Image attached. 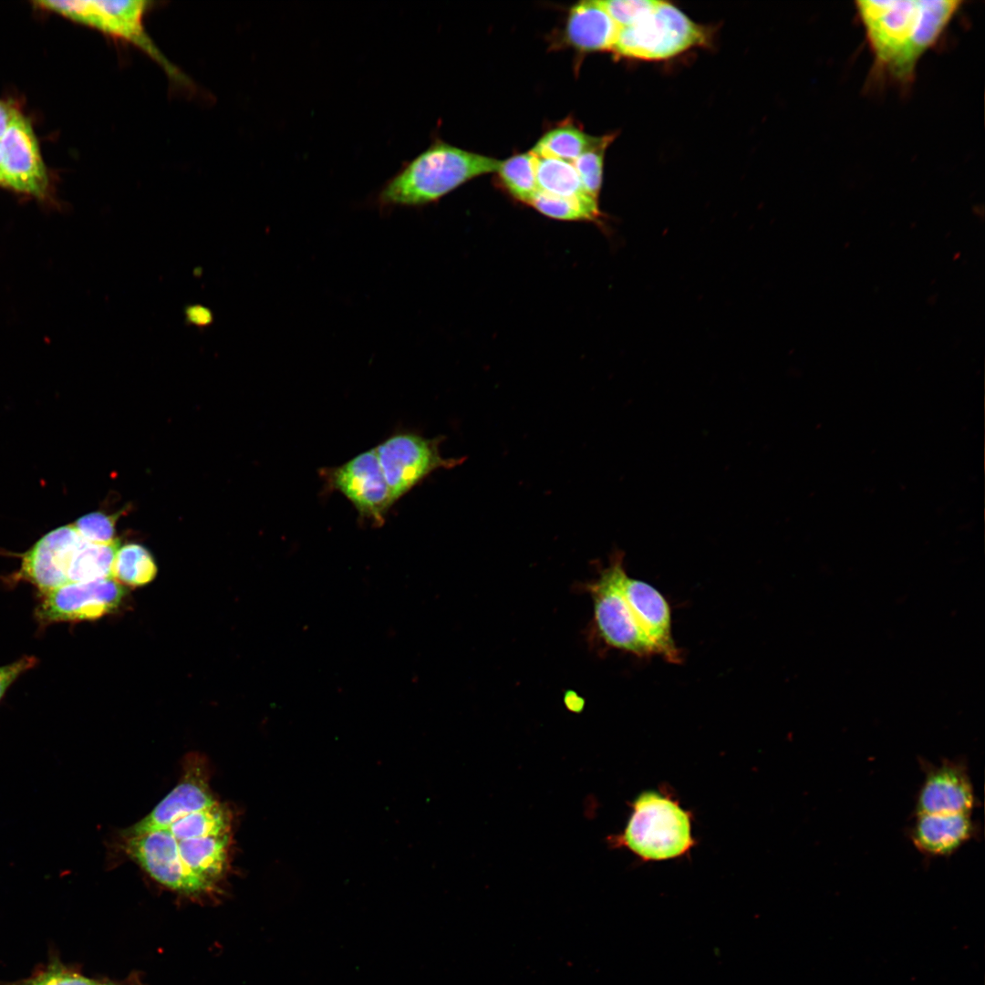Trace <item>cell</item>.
Segmentation results:
<instances>
[{"instance_id":"1f68e13d","label":"cell","mask_w":985,"mask_h":985,"mask_svg":"<svg viewBox=\"0 0 985 985\" xmlns=\"http://www.w3.org/2000/svg\"><path fill=\"white\" fill-rule=\"evenodd\" d=\"M565 702L566 704V707L570 710L575 711V712L581 711L582 709H583V706H584L583 699L579 698L575 693L567 694L565 699Z\"/></svg>"},{"instance_id":"83f0119b","label":"cell","mask_w":985,"mask_h":985,"mask_svg":"<svg viewBox=\"0 0 985 985\" xmlns=\"http://www.w3.org/2000/svg\"><path fill=\"white\" fill-rule=\"evenodd\" d=\"M615 23L621 28L631 26L648 14L656 0H598Z\"/></svg>"},{"instance_id":"d4e9b609","label":"cell","mask_w":985,"mask_h":985,"mask_svg":"<svg viewBox=\"0 0 985 985\" xmlns=\"http://www.w3.org/2000/svg\"><path fill=\"white\" fill-rule=\"evenodd\" d=\"M536 181L538 191L554 195L587 194L573 162L536 156Z\"/></svg>"},{"instance_id":"603a6c76","label":"cell","mask_w":985,"mask_h":985,"mask_svg":"<svg viewBox=\"0 0 985 985\" xmlns=\"http://www.w3.org/2000/svg\"><path fill=\"white\" fill-rule=\"evenodd\" d=\"M156 574V563L147 548L135 543L118 548L111 574L117 582L132 587L140 586L151 582Z\"/></svg>"},{"instance_id":"d6986e66","label":"cell","mask_w":985,"mask_h":985,"mask_svg":"<svg viewBox=\"0 0 985 985\" xmlns=\"http://www.w3.org/2000/svg\"><path fill=\"white\" fill-rule=\"evenodd\" d=\"M119 541L93 544L86 540L72 553L67 565L68 582H87L111 577Z\"/></svg>"},{"instance_id":"7a4b0ae2","label":"cell","mask_w":985,"mask_h":985,"mask_svg":"<svg viewBox=\"0 0 985 985\" xmlns=\"http://www.w3.org/2000/svg\"><path fill=\"white\" fill-rule=\"evenodd\" d=\"M501 161L439 140L389 179L374 196L380 212L437 202L464 182L497 171Z\"/></svg>"},{"instance_id":"5bb4252c","label":"cell","mask_w":985,"mask_h":985,"mask_svg":"<svg viewBox=\"0 0 985 985\" xmlns=\"http://www.w3.org/2000/svg\"><path fill=\"white\" fill-rule=\"evenodd\" d=\"M622 590L640 628L655 646L658 655L671 663L681 661L671 631V611L662 594L651 585L628 576Z\"/></svg>"},{"instance_id":"5b68a950","label":"cell","mask_w":985,"mask_h":985,"mask_svg":"<svg viewBox=\"0 0 985 985\" xmlns=\"http://www.w3.org/2000/svg\"><path fill=\"white\" fill-rule=\"evenodd\" d=\"M708 31L675 5L658 1L635 24L619 29L613 51L619 56L660 60L707 42Z\"/></svg>"},{"instance_id":"7402d4cb","label":"cell","mask_w":985,"mask_h":985,"mask_svg":"<svg viewBox=\"0 0 985 985\" xmlns=\"http://www.w3.org/2000/svg\"><path fill=\"white\" fill-rule=\"evenodd\" d=\"M530 204L544 215L563 221H599L597 200L587 194L558 196L538 191Z\"/></svg>"},{"instance_id":"7c38bea8","label":"cell","mask_w":985,"mask_h":985,"mask_svg":"<svg viewBox=\"0 0 985 985\" xmlns=\"http://www.w3.org/2000/svg\"><path fill=\"white\" fill-rule=\"evenodd\" d=\"M207 773L202 761L198 758L188 760L178 784L149 814L128 828L123 836L166 828L191 813L214 804L217 800L212 793Z\"/></svg>"},{"instance_id":"44dd1931","label":"cell","mask_w":985,"mask_h":985,"mask_svg":"<svg viewBox=\"0 0 985 985\" xmlns=\"http://www.w3.org/2000/svg\"><path fill=\"white\" fill-rule=\"evenodd\" d=\"M230 810L218 801L212 806L193 812L175 821L167 830L175 840L231 834Z\"/></svg>"},{"instance_id":"4fadbf2b","label":"cell","mask_w":985,"mask_h":985,"mask_svg":"<svg viewBox=\"0 0 985 985\" xmlns=\"http://www.w3.org/2000/svg\"><path fill=\"white\" fill-rule=\"evenodd\" d=\"M84 541L73 524L47 533L22 555L20 576L42 594L68 583L69 558Z\"/></svg>"},{"instance_id":"3957f363","label":"cell","mask_w":985,"mask_h":985,"mask_svg":"<svg viewBox=\"0 0 985 985\" xmlns=\"http://www.w3.org/2000/svg\"><path fill=\"white\" fill-rule=\"evenodd\" d=\"M598 575L583 585L593 603L591 633L607 648L618 649L638 657L658 655L657 649L640 628L622 590L627 574L624 553L616 550L608 565L598 568Z\"/></svg>"},{"instance_id":"9c48e42d","label":"cell","mask_w":985,"mask_h":985,"mask_svg":"<svg viewBox=\"0 0 985 985\" xmlns=\"http://www.w3.org/2000/svg\"><path fill=\"white\" fill-rule=\"evenodd\" d=\"M36 617L43 623L94 620L119 606L125 589L112 577L68 582L42 594Z\"/></svg>"},{"instance_id":"2e32d148","label":"cell","mask_w":985,"mask_h":985,"mask_svg":"<svg viewBox=\"0 0 985 985\" xmlns=\"http://www.w3.org/2000/svg\"><path fill=\"white\" fill-rule=\"evenodd\" d=\"M975 833L970 814H917L911 840L923 854L949 855L968 842Z\"/></svg>"},{"instance_id":"f546056e","label":"cell","mask_w":985,"mask_h":985,"mask_svg":"<svg viewBox=\"0 0 985 985\" xmlns=\"http://www.w3.org/2000/svg\"><path fill=\"white\" fill-rule=\"evenodd\" d=\"M36 663L35 657H23L16 662L0 667V700L10 685Z\"/></svg>"},{"instance_id":"9a60e30c","label":"cell","mask_w":985,"mask_h":985,"mask_svg":"<svg viewBox=\"0 0 985 985\" xmlns=\"http://www.w3.org/2000/svg\"><path fill=\"white\" fill-rule=\"evenodd\" d=\"M976 804L965 765L944 761L928 766L917 799V814H970Z\"/></svg>"},{"instance_id":"30bf717a","label":"cell","mask_w":985,"mask_h":985,"mask_svg":"<svg viewBox=\"0 0 985 985\" xmlns=\"http://www.w3.org/2000/svg\"><path fill=\"white\" fill-rule=\"evenodd\" d=\"M123 846L152 878L172 890L197 895L213 888L184 866L175 839L165 829L123 836Z\"/></svg>"},{"instance_id":"ffe728a7","label":"cell","mask_w":985,"mask_h":985,"mask_svg":"<svg viewBox=\"0 0 985 985\" xmlns=\"http://www.w3.org/2000/svg\"><path fill=\"white\" fill-rule=\"evenodd\" d=\"M599 140L600 137L590 136L574 124L566 123L544 134L530 151L537 157L574 162Z\"/></svg>"},{"instance_id":"836d02e7","label":"cell","mask_w":985,"mask_h":985,"mask_svg":"<svg viewBox=\"0 0 985 985\" xmlns=\"http://www.w3.org/2000/svg\"><path fill=\"white\" fill-rule=\"evenodd\" d=\"M96 985H113V984H109V983H99V984H98L97 983Z\"/></svg>"},{"instance_id":"8fae6325","label":"cell","mask_w":985,"mask_h":985,"mask_svg":"<svg viewBox=\"0 0 985 985\" xmlns=\"http://www.w3.org/2000/svg\"><path fill=\"white\" fill-rule=\"evenodd\" d=\"M3 183L19 192L43 196L47 176L28 120L16 111L0 140Z\"/></svg>"},{"instance_id":"6da1fadb","label":"cell","mask_w":985,"mask_h":985,"mask_svg":"<svg viewBox=\"0 0 985 985\" xmlns=\"http://www.w3.org/2000/svg\"><path fill=\"white\" fill-rule=\"evenodd\" d=\"M958 0H860L855 8L876 68L892 80H913L919 59L959 9Z\"/></svg>"},{"instance_id":"ac0fdd59","label":"cell","mask_w":985,"mask_h":985,"mask_svg":"<svg viewBox=\"0 0 985 985\" xmlns=\"http://www.w3.org/2000/svg\"><path fill=\"white\" fill-rule=\"evenodd\" d=\"M231 834L175 840L184 866L212 887L229 865Z\"/></svg>"},{"instance_id":"4dcf8cb0","label":"cell","mask_w":985,"mask_h":985,"mask_svg":"<svg viewBox=\"0 0 985 985\" xmlns=\"http://www.w3.org/2000/svg\"><path fill=\"white\" fill-rule=\"evenodd\" d=\"M16 109L8 104L0 101V140L3 138Z\"/></svg>"},{"instance_id":"f1b7e54d","label":"cell","mask_w":985,"mask_h":985,"mask_svg":"<svg viewBox=\"0 0 985 985\" xmlns=\"http://www.w3.org/2000/svg\"><path fill=\"white\" fill-rule=\"evenodd\" d=\"M97 983L78 973L51 968L18 985H96Z\"/></svg>"},{"instance_id":"cb8c5ba5","label":"cell","mask_w":985,"mask_h":985,"mask_svg":"<svg viewBox=\"0 0 985 985\" xmlns=\"http://www.w3.org/2000/svg\"><path fill=\"white\" fill-rule=\"evenodd\" d=\"M497 172L503 187L513 198L530 204L538 192L534 153L524 152L501 161Z\"/></svg>"},{"instance_id":"52a82bcc","label":"cell","mask_w":985,"mask_h":985,"mask_svg":"<svg viewBox=\"0 0 985 985\" xmlns=\"http://www.w3.org/2000/svg\"><path fill=\"white\" fill-rule=\"evenodd\" d=\"M443 437L425 438L416 432H397L376 448L378 462L394 503L439 469H452L466 457L444 458Z\"/></svg>"},{"instance_id":"ba28073f","label":"cell","mask_w":985,"mask_h":985,"mask_svg":"<svg viewBox=\"0 0 985 985\" xmlns=\"http://www.w3.org/2000/svg\"><path fill=\"white\" fill-rule=\"evenodd\" d=\"M327 487L342 493L355 507L361 520L381 526L394 505L382 473L375 448L355 456L344 464L320 470Z\"/></svg>"},{"instance_id":"4316f807","label":"cell","mask_w":985,"mask_h":985,"mask_svg":"<svg viewBox=\"0 0 985 985\" xmlns=\"http://www.w3.org/2000/svg\"><path fill=\"white\" fill-rule=\"evenodd\" d=\"M118 516L94 512L80 517L73 525L87 542L109 544L117 540L115 533Z\"/></svg>"},{"instance_id":"484cf974","label":"cell","mask_w":985,"mask_h":985,"mask_svg":"<svg viewBox=\"0 0 985 985\" xmlns=\"http://www.w3.org/2000/svg\"><path fill=\"white\" fill-rule=\"evenodd\" d=\"M613 139V135L600 137L599 141L594 147L584 152L573 162L584 190L596 200L598 198L602 184L605 151Z\"/></svg>"},{"instance_id":"8992f818","label":"cell","mask_w":985,"mask_h":985,"mask_svg":"<svg viewBox=\"0 0 985 985\" xmlns=\"http://www.w3.org/2000/svg\"><path fill=\"white\" fill-rule=\"evenodd\" d=\"M45 8L56 11L75 21L122 38L144 51L172 78L176 83L189 81L167 60L146 33L143 16L149 2L141 0L41 1Z\"/></svg>"},{"instance_id":"e0dca14e","label":"cell","mask_w":985,"mask_h":985,"mask_svg":"<svg viewBox=\"0 0 985 985\" xmlns=\"http://www.w3.org/2000/svg\"><path fill=\"white\" fill-rule=\"evenodd\" d=\"M620 27L598 0L582 1L572 6L565 26V37L581 51L613 49Z\"/></svg>"},{"instance_id":"277c9868","label":"cell","mask_w":985,"mask_h":985,"mask_svg":"<svg viewBox=\"0 0 985 985\" xmlns=\"http://www.w3.org/2000/svg\"><path fill=\"white\" fill-rule=\"evenodd\" d=\"M621 835L608 838L614 846H626L644 860H663L686 853L693 845L688 814L668 797L655 792L641 793Z\"/></svg>"},{"instance_id":"d6a6232c","label":"cell","mask_w":985,"mask_h":985,"mask_svg":"<svg viewBox=\"0 0 985 985\" xmlns=\"http://www.w3.org/2000/svg\"><path fill=\"white\" fill-rule=\"evenodd\" d=\"M2 183H3L2 155H1V150H0V184H2Z\"/></svg>"}]
</instances>
